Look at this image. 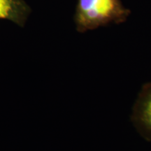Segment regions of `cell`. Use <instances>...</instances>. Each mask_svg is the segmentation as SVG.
<instances>
[{
  "label": "cell",
  "mask_w": 151,
  "mask_h": 151,
  "mask_svg": "<svg viewBox=\"0 0 151 151\" xmlns=\"http://www.w3.org/2000/svg\"><path fill=\"white\" fill-rule=\"evenodd\" d=\"M129 14L120 0H78L74 22L77 31L85 32L111 23H121Z\"/></svg>",
  "instance_id": "6da1fadb"
},
{
  "label": "cell",
  "mask_w": 151,
  "mask_h": 151,
  "mask_svg": "<svg viewBox=\"0 0 151 151\" xmlns=\"http://www.w3.org/2000/svg\"><path fill=\"white\" fill-rule=\"evenodd\" d=\"M132 119L138 130L151 139V83L141 90L134 107Z\"/></svg>",
  "instance_id": "7a4b0ae2"
},
{
  "label": "cell",
  "mask_w": 151,
  "mask_h": 151,
  "mask_svg": "<svg viewBox=\"0 0 151 151\" xmlns=\"http://www.w3.org/2000/svg\"><path fill=\"white\" fill-rule=\"evenodd\" d=\"M30 13L23 0H0V19L9 20L22 27Z\"/></svg>",
  "instance_id": "3957f363"
}]
</instances>
